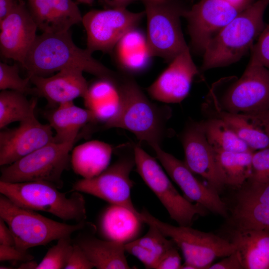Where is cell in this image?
<instances>
[{
  "instance_id": "6da1fadb",
  "label": "cell",
  "mask_w": 269,
  "mask_h": 269,
  "mask_svg": "<svg viewBox=\"0 0 269 269\" xmlns=\"http://www.w3.org/2000/svg\"><path fill=\"white\" fill-rule=\"evenodd\" d=\"M88 49L77 46L70 31L37 35L22 67L27 76L46 75L64 69L77 68L118 84L122 74H118L95 59Z\"/></svg>"
},
{
  "instance_id": "7a4b0ae2",
  "label": "cell",
  "mask_w": 269,
  "mask_h": 269,
  "mask_svg": "<svg viewBox=\"0 0 269 269\" xmlns=\"http://www.w3.org/2000/svg\"><path fill=\"white\" fill-rule=\"evenodd\" d=\"M118 97L117 111L103 125L104 128L123 129L152 148L161 146L171 116L170 108L151 101L134 79L127 74H123L118 84Z\"/></svg>"
},
{
  "instance_id": "3957f363",
  "label": "cell",
  "mask_w": 269,
  "mask_h": 269,
  "mask_svg": "<svg viewBox=\"0 0 269 269\" xmlns=\"http://www.w3.org/2000/svg\"><path fill=\"white\" fill-rule=\"evenodd\" d=\"M269 0H258L241 11L208 43L202 71L229 66L252 48L265 27L264 15Z\"/></svg>"
},
{
  "instance_id": "277c9868",
  "label": "cell",
  "mask_w": 269,
  "mask_h": 269,
  "mask_svg": "<svg viewBox=\"0 0 269 269\" xmlns=\"http://www.w3.org/2000/svg\"><path fill=\"white\" fill-rule=\"evenodd\" d=\"M215 83L209 98L215 109L232 113L260 114L269 110V69L250 59L241 77Z\"/></svg>"
},
{
  "instance_id": "5b68a950",
  "label": "cell",
  "mask_w": 269,
  "mask_h": 269,
  "mask_svg": "<svg viewBox=\"0 0 269 269\" xmlns=\"http://www.w3.org/2000/svg\"><path fill=\"white\" fill-rule=\"evenodd\" d=\"M45 181L8 183L0 181V193L16 205L50 213L64 221H86V202L81 192H62Z\"/></svg>"
},
{
  "instance_id": "8992f818",
  "label": "cell",
  "mask_w": 269,
  "mask_h": 269,
  "mask_svg": "<svg viewBox=\"0 0 269 269\" xmlns=\"http://www.w3.org/2000/svg\"><path fill=\"white\" fill-rule=\"evenodd\" d=\"M140 218L144 223L155 226L173 240L184 258L182 269H209L215 259L226 257L236 250L227 238L197 230L191 226H173L161 221L145 209L140 212Z\"/></svg>"
},
{
  "instance_id": "52a82bcc",
  "label": "cell",
  "mask_w": 269,
  "mask_h": 269,
  "mask_svg": "<svg viewBox=\"0 0 269 269\" xmlns=\"http://www.w3.org/2000/svg\"><path fill=\"white\" fill-rule=\"evenodd\" d=\"M0 218L7 225L15 239V247L22 251L45 246L84 229L86 221L68 224L54 221L35 211L21 207L0 194Z\"/></svg>"
},
{
  "instance_id": "ba28073f",
  "label": "cell",
  "mask_w": 269,
  "mask_h": 269,
  "mask_svg": "<svg viewBox=\"0 0 269 269\" xmlns=\"http://www.w3.org/2000/svg\"><path fill=\"white\" fill-rule=\"evenodd\" d=\"M75 142L47 144L13 163L1 166L0 181L8 183L45 181L59 189L63 187L62 175L71 166Z\"/></svg>"
},
{
  "instance_id": "9c48e42d",
  "label": "cell",
  "mask_w": 269,
  "mask_h": 269,
  "mask_svg": "<svg viewBox=\"0 0 269 269\" xmlns=\"http://www.w3.org/2000/svg\"><path fill=\"white\" fill-rule=\"evenodd\" d=\"M147 18L145 36L152 57L158 56L170 62L189 48L180 24L186 9L172 0H142Z\"/></svg>"
},
{
  "instance_id": "30bf717a",
  "label": "cell",
  "mask_w": 269,
  "mask_h": 269,
  "mask_svg": "<svg viewBox=\"0 0 269 269\" xmlns=\"http://www.w3.org/2000/svg\"><path fill=\"white\" fill-rule=\"evenodd\" d=\"M117 160L99 175L82 178L75 182L71 191H76L94 196L110 204L126 207L140 217V212L134 205L131 190L134 181L130 174L135 166L134 145L119 147Z\"/></svg>"
},
{
  "instance_id": "8fae6325",
  "label": "cell",
  "mask_w": 269,
  "mask_h": 269,
  "mask_svg": "<svg viewBox=\"0 0 269 269\" xmlns=\"http://www.w3.org/2000/svg\"><path fill=\"white\" fill-rule=\"evenodd\" d=\"M134 153L136 171L178 225L191 226L196 216L206 214L208 210L202 206L179 193L156 159L140 144H134Z\"/></svg>"
},
{
  "instance_id": "7c38bea8",
  "label": "cell",
  "mask_w": 269,
  "mask_h": 269,
  "mask_svg": "<svg viewBox=\"0 0 269 269\" xmlns=\"http://www.w3.org/2000/svg\"><path fill=\"white\" fill-rule=\"evenodd\" d=\"M145 15L127 8L92 10L83 15L82 23L87 34V49L93 53L112 51L128 32L135 28Z\"/></svg>"
},
{
  "instance_id": "4fadbf2b",
  "label": "cell",
  "mask_w": 269,
  "mask_h": 269,
  "mask_svg": "<svg viewBox=\"0 0 269 269\" xmlns=\"http://www.w3.org/2000/svg\"><path fill=\"white\" fill-rule=\"evenodd\" d=\"M226 0H200L182 17L188 22L192 47L204 52L210 40L241 11Z\"/></svg>"
},
{
  "instance_id": "5bb4252c",
  "label": "cell",
  "mask_w": 269,
  "mask_h": 269,
  "mask_svg": "<svg viewBox=\"0 0 269 269\" xmlns=\"http://www.w3.org/2000/svg\"><path fill=\"white\" fill-rule=\"evenodd\" d=\"M152 149L167 174L188 200L200 204L214 214L228 217V208L218 192L201 182L184 161L165 151L160 146Z\"/></svg>"
},
{
  "instance_id": "9a60e30c",
  "label": "cell",
  "mask_w": 269,
  "mask_h": 269,
  "mask_svg": "<svg viewBox=\"0 0 269 269\" xmlns=\"http://www.w3.org/2000/svg\"><path fill=\"white\" fill-rule=\"evenodd\" d=\"M52 128L35 115L20 122L18 127L0 132V165L10 164L35 150L54 142Z\"/></svg>"
},
{
  "instance_id": "2e32d148",
  "label": "cell",
  "mask_w": 269,
  "mask_h": 269,
  "mask_svg": "<svg viewBox=\"0 0 269 269\" xmlns=\"http://www.w3.org/2000/svg\"><path fill=\"white\" fill-rule=\"evenodd\" d=\"M37 26L29 10L21 1L0 21V51L6 59L22 66L36 38Z\"/></svg>"
},
{
  "instance_id": "e0dca14e",
  "label": "cell",
  "mask_w": 269,
  "mask_h": 269,
  "mask_svg": "<svg viewBox=\"0 0 269 269\" xmlns=\"http://www.w3.org/2000/svg\"><path fill=\"white\" fill-rule=\"evenodd\" d=\"M198 75L199 71L189 48L170 62L168 66L148 87L147 92L157 101L179 103L187 97L194 77Z\"/></svg>"
},
{
  "instance_id": "ac0fdd59",
  "label": "cell",
  "mask_w": 269,
  "mask_h": 269,
  "mask_svg": "<svg viewBox=\"0 0 269 269\" xmlns=\"http://www.w3.org/2000/svg\"><path fill=\"white\" fill-rule=\"evenodd\" d=\"M181 140L186 165L204 179L210 187L219 193L221 191L225 186L218 169L215 151L205 136L201 122L189 123Z\"/></svg>"
},
{
  "instance_id": "d6986e66",
  "label": "cell",
  "mask_w": 269,
  "mask_h": 269,
  "mask_svg": "<svg viewBox=\"0 0 269 269\" xmlns=\"http://www.w3.org/2000/svg\"><path fill=\"white\" fill-rule=\"evenodd\" d=\"M83 72L79 69L67 68L48 77L27 76L34 86L36 95L45 98L49 105L57 106L86 97L89 85Z\"/></svg>"
},
{
  "instance_id": "ffe728a7",
  "label": "cell",
  "mask_w": 269,
  "mask_h": 269,
  "mask_svg": "<svg viewBox=\"0 0 269 269\" xmlns=\"http://www.w3.org/2000/svg\"><path fill=\"white\" fill-rule=\"evenodd\" d=\"M28 9L42 33L69 31L82 22L83 15L72 0H28Z\"/></svg>"
},
{
  "instance_id": "44dd1931",
  "label": "cell",
  "mask_w": 269,
  "mask_h": 269,
  "mask_svg": "<svg viewBox=\"0 0 269 269\" xmlns=\"http://www.w3.org/2000/svg\"><path fill=\"white\" fill-rule=\"evenodd\" d=\"M74 241L97 269H131L125 256V244L97 238L96 227L88 223Z\"/></svg>"
},
{
  "instance_id": "7402d4cb",
  "label": "cell",
  "mask_w": 269,
  "mask_h": 269,
  "mask_svg": "<svg viewBox=\"0 0 269 269\" xmlns=\"http://www.w3.org/2000/svg\"><path fill=\"white\" fill-rule=\"evenodd\" d=\"M55 132L54 142H75L80 130L88 123H97L93 112L76 106L73 101L60 104L45 115Z\"/></svg>"
},
{
  "instance_id": "603a6c76",
  "label": "cell",
  "mask_w": 269,
  "mask_h": 269,
  "mask_svg": "<svg viewBox=\"0 0 269 269\" xmlns=\"http://www.w3.org/2000/svg\"><path fill=\"white\" fill-rule=\"evenodd\" d=\"M229 235L243 269H269V231L231 229Z\"/></svg>"
},
{
  "instance_id": "cb8c5ba5",
  "label": "cell",
  "mask_w": 269,
  "mask_h": 269,
  "mask_svg": "<svg viewBox=\"0 0 269 269\" xmlns=\"http://www.w3.org/2000/svg\"><path fill=\"white\" fill-rule=\"evenodd\" d=\"M143 223L128 208L110 204L100 216L99 230L104 239L125 244L137 238Z\"/></svg>"
},
{
  "instance_id": "d4e9b609",
  "label": "cell",
  "mask_w": 269,
  "mask_h": 269,
  "mask_svg": "<svg viewBox=\"0 0 269 269\" xmlns=\"http://www.w3.org/2000/svg\"><path fill=\"white\" fill-rule=\"evenodd\" d=\"M215 112L252 151L269 147V124L263 114L232 113L217 109Z\"/></svg>"
},
{
  "instance_id": "484cf974",
  "label": "cell",
  "mask_w": 269,
  "mask_h": 269,
  "mask_svg": "<svg viewBox=\"0 0 269 269\" xmlns=\"http://www.w3.org/2000/svg\"><path fill=\"white\" fill-rule=\"evenodd\" d=\"M114 150L111 144L104 141L85 142L73 149L71 166L73 171L83 178L94 177L109 166Z\"/></svg>"
},
{
  "instance_id": "4316f807",
  "label": "cell",
  "mask_w": 269,
  "mask_h": 269,
  "mask_svg": "<svg viewBox=\"0 0 269 269\" xmlns=\"http://www.w3.org/2000/svg\"><path fill=\"white\" fill-rule=\"evenodd\" d=\"M148 226L149 229L144 236L125 244V248L126 252L136 257L146 269H156L163 256L176 244L155 226Z\"/></svg>"
},
{
  "instance_id": "83f0119b",
  "label": "cell",
  "mask_w": 269,
  "mask_h": 269,
  "mask_svg": "<svg viewBox=\"0 0 269 269\" xmlns=\"http://www.w3.org/2000/svg\"><path fill=\"white\" fill-rule=\"evenodd\" d=\"M215 151L218 169L224 186L240 189L251 177L254 151Z\"/></svg>"
},
{
  "instance_id": "f1b7e54d",
  "label": "cell",
  "mask_w": 269,
  "mask_h": 269,
  "mask_svg": "<svg viewBox=\"0 0 269 269\" xmlns=\"http://www.w3.org/2000/svg\"><path fill=\"white\" fill-rule=\"evenodd\" d=\"M117 58L121 67L127 72L138 73L144 70L152 57L146 37L135 28L130 31L116 47Z\"/></svg>"
},
{
  "instance_id": "f546056e",
  "label": "cell",
  "mask_w": 269,
  "mask_h": 269,
  "mask_svg": "<svg viewBox=\"0 0 269 269\" xmlns=\"http://www.w3.org/2000/svg\"><path fill=\"white\" fill-rule=\"evenodd\" d=\"M232 229L269 231V205L238 201L229 218Z\"/></svg>"
},
{
  "instance_id": "4dcf8cb0",
  "label": "cell",
  "mask_w": 269,
  "mask_h": 269,
  "mask_svg": "<svg viewBox=\"0 0 269 269\" xmlns=\"http://www.w3.org/2000/svg\"><path fill=\"white\" fill-rule=\"evenodd\" d=\"M201 124L205 136L215 151H252L222 119L215 116Z\"/></svg>"
},
{
  "instance_id": "1f68e13d",
  "label": "cell",
  "mask_w": 269,
  "mask_h": 269,
  "mask_svg": "<svg viewBox=\"0 0 269 269\" xmlns=\"http://www.w3.org/2000/svg\"><path fill=\"white\" fill-rule=\"evenodd\" d=\"M37 99L29 101L25 95L10 90H1L0 93V129L9 124L25 121L35 115Z\"/></svg>"
},
{
  "instance_id": "d6a6232c",
  "label": "cell",
  "mask_w": 269,
  "mask_h": 269,
  "mask_svg": "<svg viewBox=\"0 0 269 269\" xmlns=\"http://www.w3.org/2000/svg\"><path fill=\"white\" fill-rule=\"evenodd\" d=\"M73 248V242L71 236L62 237L57 243L50 248L37 269H65L69 259Z\"/></svg>"
},
{
  "instance_id": "836d02e7",
  "label": "cell",
  "mask_w": 269,
  "mask_h": 269,
  "mask_svg": "<svg viewBox=\"0 0 269 269\" xmlns=\"http://www.w3.org/2000/svg\"><path fill=\"white\" fill-rule=\"evenodd\" d=\"M29 77L22 78L17 64L8 65L0 62V90H10L26 94L36 95L34 88L30 86Z\"/></svg>"
},
{
  "instance_id": "e575fe53",
  "label": "cell",
  "mask_w": 269,
  "mask_h": 269,
  "mask_svg": "<svg viewBox=\"0 0 269 269\" xmlns=\"http://www.w3.org/2000/svg\"><path fill=\"white\" fill-rule=\"evenodd\" d=\"M247 182L269 183V147L254 151L252 174Z\"/></svg>"
},
{
  "instance_id": "d590c367",
  "label": "cell",
  "mask_w": 269,
  "mask_h": 269,
  "mask_svg": "<svg viewBox=\"0 0 269 269\" xmlns=\"http://www.w3.org/2000/svg\"><path fill=\"white\" fill-rule=\"evenodd\" d=\"M237 201L257 202L269 205V183L247 182L239 189Z\"/></svg>"
},
{
  "instance_id": "8d00e7d4",
  "label": "cell",
  "mask_w": 269,
  "mask_h": 269,
  "mask_svg": "<svg viewBox=\"0 0 269 269\" xmlns=\"http://www.w3.org/2000/svg\"><path fill=\"white\" fill-rule=\"evenodd\" d=\"M251 51L250 59L269 69V24L265 26Z\"/></svg>"
},
{
  "instance_id": "74e56055",
  "label": "cell",
  "mask_w": 269,
  "mask_h": 269,
  "mask_svg": "<svg viewBox=\"0 0 269 269\" xmlns=\"http://www.w3.org/2000/svg\"><path fill=\"white\" fill-rule=\"evenodd\" d=\"M93 268V265L81 248L73 242L72 252L65 269H91Z\"/></svg>"
},
{
  "instance_id": "f35d334b",
  "label": "cell",
  "mask_w": 269,
  "mask_h": 269,
  "mask_svg": "<svg viewBox=\"0 0 269 269\" xmlns=\"http://www.w3.org/2000/svg\"><path fill=\"white\" fill-rule=\"evenodd\" d=\"M34 257L27 251H22L14 246L0 245V261H21L33 260Z\"/></svg>"
},
{
  "instance_id": "ab89813d",
  "label": "cell",
  "mask_w": 269,
  "mask_h": 269,
  "mask_svg": "<svg viewBox=\"0 0 269 269\" xmlns=\"http://www.w3.org/2000/svg\"><path fill=\"white\" fill-rule=\"evenodd\" d=\"M175 245L170 248L158 262L156 269H179L182 266L181 258Z\"/></svg>"
},
{
  "instance_id": "60d3db41",
  "label": "cell",
  "mask_w": 269,
  "mask_h": 269,
  "mask_svg": "<svg viewBox=\"0 0 269 269\" xmlns=\"http://www.w3.org/2000/svg\"><path fill=\"white\" fill-rule=\"evenodd\" d=\"M209 269H243L238 253L235 251L220 262L212 264Z\"/></svg>"
},
{
  "instance_id": "b9f144b4",
  "label": "cell",
  "mask_w": 269,
  "mask_h": 269,
  "mask_svg": "<svg viewBox=\"0 0 269 269\" xmlns=\"http://www.w3.org/2000/svg\"><path fill=\"white\" fill-rule=\"evenodd\" d=\"M13 233L6 223L0 218V245L15 246Z\"/></svg>"
},
{
  "instance_id": "7bdbcfd3",
  "label": "cell",
  "mask_w": 269,
  "mask_h": 269,
  "mask_svg": "<svg viewBox=\"0 0 269 269\" xmlns=\"http://www.w3.org/2000/svg\"><path fill=\"white\" fill-rule=\"evenodd\" d=\"M18 2L16 0H0V21L13 11Z\"/></svg>"
},
{
  "instance_id": "ee69618b",
  "label": "cell",
  "mask_w": 269,
  "mask_h": 269,
  "mask_svg": "<svg viewBox=\"0 0 269 269\" xmlns=\"http://www.w3.org/2000/svg\"><path fill=\"white\" fill-rule=\"evenodd\" d=\"M241 10H243L252 3L253 0H226Z\"/></svg>"
},
{
  "instance_id": "f6af8a7d",
  "label": "cell",
  "mask_w": 269,
  "mask_h": 269,
  "mask_svg": "<svg viewBox=\"0 0 269 269\" xmlns=\"http://www.w3.org/2000/svg\"><path fill=\"white\" fill-rule=\"evenodd\" d=\"M135 0H110L109 3L112 7L127 8V6Z\"/></svg>"
},
{
  "instance_id": "bcb514c9",
  "label": "cell",
  "mask_w": 269,
  "mask_h": 269,
  "mask_svg": "<svg viewBox=\"0 0 269 269\" xmlns=\"http://www.w3.org/2000/svg\"><path fill=\"white\" fill-rule=\"evenodd\" d=\"M39 263L34 260L22 262L17 267L19 269H37Z\"/></svg>"
},
{
  "instance_id": "7dc6e473",
  "label": "cell",
  "mask_w": 269,
  "mask_h": 269,
  "mask_svg": "<svg viewBox=\"0 0 269 269\" xmlns=\"http://www.w3.org/2000/svg\"><path fill=\"white\" fill-rule=\"evenodd\" d=\"M263 115L264 116L266 120H267V122L269 124V110L267 112L263 113Z\"/></svg>"
},
{
  "instance_id": "c3c4849f",
  "label": "cell",
  "mask_w": 269,
  "mask_h": 269,
  "mask_svg": "<svg viewBox=\"0 0 269 269\" xmlns=\"http://www.w3.org/2000/svg\"><path fill=\"white\" fill-rule=\"evenodd\" d=\"M14 268H11V267H7V266H0V269H13Z\"/></svg>"
},
{
  "instance_id": "681fc988",
  "label": "cell",
  "mask_w": 269,
  "mask_h": 269,
  "mask_svg": "<svg viewBox=\"0 0 269 269\" xmlns=\"http://www.w3.org/2000/svg\"><path fill=\"white\" fill-rule=\"evenodd\" d=\"M104 0L108 4L109 3L110 1V0Z\"/></svg>"
}]
</instances>
